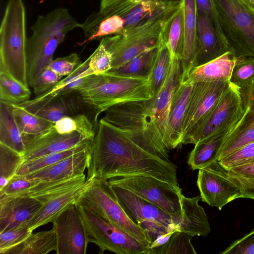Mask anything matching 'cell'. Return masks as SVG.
<instances>
[{
  "mask_svg": "<svg viewBox=\"0 0 254 254\" xmlns=\"http://www.w3.org/2000/svg\"><path fill=\"white\" fill-rule=\"evenodd\" d=\"M165 33L166 31L158 45L157 54L149 78L152 98L157 95L163 86L170 67L171 56L167 44Z\"/></svg>",
  "mask_w": 254,
  "mask_h": 254,
  "instance_id": "e575fe53",
  "label": "cell"
},
{
  "mask_svg": "<svg viewBox=\"0 0 254 254\" xmlns=\"http://www.w3.org/2000/svg\"><path fill=\"white\" fill-rule=\"evenodd\" d=\"M197 185L201 200L220 210L232 201L243 198L240 189L218 161L198 170Z\"/></svg>",
  "mask_w": 254,
  "mask_h": 254,
  "instance_id": "5bb4252c",
  "label": "cell"
},
{
  "mask_svg": "<svg viewBox=\"0 0 254 254\" xmlns=\"http://www.w3.org/2000/svg\"><path fill=\"white\" fill-rule=\"evenodd\" d=\"M175 231L159 235L148 246V250L161 247L168 242Z\"/></svg>",
  "mask_w": 254,
  "mask_h": 254,
  "instance_id": "db71d44e",
  "label": "cell"
},
{
  "mask_svg": "<svg viewBox=\"0 0 254 254\" xmlns=\"http://www.w3.org/2000/svg\"><path fill=\"white\" fill-rule=\"evenodd\" d=\"M178 9L163 13L125 29L118 34L101 39L100 41L112 57L110 70L116 69L140 54L158 47Z\"/></svg>",
  "mask_w": 254,
  "mask_h": 254,
  "instance_id": "5b68a950",
  "label": "cell"
},
{
  "mask_svg": "<svg viewBox=\"0 0 254 254\" xmlns=\"http://www.w3.org/2000/svg\"><path fill=\"white\" fill-rule=\"evenodd\" d=\"M197 35L198 49L196 66L232 51L225 39L216 29L211 19L198 10Z\"/></svg>",
  "mask_w": 254,
  "mask_h": 254,
  "instance_id": "44dd1931",
  "label": "cell"
},
{
  "mask_svg": "<svg viewBox=\"0 0 254 254\" xmlns=\"http://www.w3.org/2000/svg\"><path fill=\"white\" fill-rule=\"evenodd\" d=\"M125 0H101L100 6V11L108 9Z\"/></svg>",
  "mask_w": 254,
  "mask_h": 254,
  "instance_id": "11a10c76",
  "label": "cell"
},
{
  "mask_svg": "<svg viewBox=\"0 0 254 254\" xmlns=\"http://www.w3.org/2000/svg\"><path fill=\"white\" fill-rule=\"evenodd\" d=\"M31 92L25 86L6 72L0 70V102L19 105L29 100Z\"/></svg>",
  "mask_w": 254,
  "mask_h": 254,
  "instance_id": "8d00e7d4",
  "label": "cell"
},
{
  "mask_svg": "<svg viewBox=\"0 0 254 254\" xmlns=\"http://www.w3.org/2000/svg\"><path fill=\"white\" fill-rule=\"evenodd\" d=\"M196 2L197 10L207 15L211 19L216 29L221 34L212 0H196Z\"/></svg>",
  "mask_w": 254,
  "mask_h": 254,
  "instance_id": "816d5d0a",
  "label": "cell"
},
{
  "mask_svg": "<svg viewBox=\"0 0 254 254\" xmlns=\"http://www.w3.org/2000/svg\"><path fill=\"white\" fill-rule=\"evenodd\" d=\"M228 132L210 136L194 144L188 160L192 170L204 168L218 161V152Z\"/></svg>",
  "mask_w": 254,
  "mask_h": 254,
  "instance_id": "f546056e",
  "label": "cell"
},
{
  "mask_svg": "<svg viewBox=\"0 0 254 254\" xmlns=\"http://www.w3.org/2000/svg\"><path fill=\"white\" fill-rule=\"evenodd\" d=\"M86 186L76 204L87 207L139 240L150 245L146 233L134 223L120 205L108 180H86Z\"/></svg>",
  "mask_w": 254,
  "mask_h": 254,
  "instance_id": "ba28073f",
  "label": "cell"
},
{
  "mask_svg": "<svg viewBox=\"0 0 254 254\" xmlns=\"http://www.w3.org/2000/svg\"><path fill=\"white\" fill-rule=\"evenodd\" d=\"M165 37L171 57L182 60L185 42L182 3L167 28Z\"/></svg>",
  "mask_w": 254,
  "mask_h": 254,
  "instance_id": "74e56055",
  "label": "cell"
},
{
  "mask_svg": "<svg viewBox=\"0 0 254 254\" xmlns=\"http://www.w3.org/2000/svg\"><path fill=\"white\" fill-rule=\"evenodd\" d=\"M158 47L149 49L121 67L106 73L125 77L149 79L157 54Z\"/></svg>",
  "mask_w": 254,
  "mask_h": 254,
  "instance_id": "d6a6232c",
  "label": "cell"
},
{
  "mask_svg": "<svg viewBox=\"0 0 254 254\" xmlns=\"http://www.w3.org/2000/svg\"><path fill=\"white\" fill-rule=\"evenodd\" d=\"M89 58L70 75L61 79L55 86L44 93L22 103L19 105L33 112L52 101L76 92L85 77L90 75L88 69Z\"/></svg>",
  "mask_w": 254,
  "mask_h": 254,
  "instance_id": "cb8c5ba5",
  "label": "cell"
},
{
  "mask_svg": "<svg viewBox=\"0 0 254 254\" xmlns=\"http://www.w3.org/2000/svg\"><path fill=\"white\" fill-rule=\"evenodd\" d=\"M31 137L19 131L11 105L0 102V143L22 154Z\"/></svg>",
  "mask_w": 254,
  "mask_h": 254,
  "instance_id": "f1b7e54d",
  "label": "cell"
},
{
  "mask_svg": "<svg viewBox=\"0 0 254 254\" xmlns=\"http://www.w3.org/2000/svg\"><path fill=\"white\" fill-rule=\"evenodd\" d=\"M32 233L26 226L0 232V254H4L7 250L21 243Z\"/></svg>",
  "mask_w": 254,
  "mask_h": 254,
  "instance_id": "f6af8a7d",
  "label": "cell"
},
{
  "mask_svg": "<svg viewBox=\"0 0 254 254\" xmlns=\"http://www.w3.org/2000/svg\"><path fill=\"white\" fill-rule=\"evenodd\" d=\"M88 58V69L91 75L105 73L112 69V55L101 41Z\"/></svg>",
  "mask_w": 254,
  "mask_h": 254,
  "instance_id": "7bdbcfd3",
  "label": "cell"
},
{
  "mask_svg": "<svg viewBox=\"0 0 254 254\" xmlns=\"http://www.w3.org/2000/svg\"><path fill=\"white\" fill-rule=\"evenodd\" d=\"M108 181L111 185L132 192L180 220L182 193L179 187L155 178L139 176L112 179Z\"/></svg>",
  "mask_w": 254,
  "mask_h": 254,
  "instance_id": "8fae6325",
  "label": "cell"
},
{
  "mask_svg": "<svg viewBox=\"0 0 254 254\" xmlns=\"http://www.w3.org/2000/svg\"><path fill=\"white\" fill-rule=\"evenodd\" d=\"M169 152L136 141L102 118L90 146L86 180L139 176L179 187Z\"/></svg>",
  "mask_w": 254,
  "mask_h": 254,
  "instance_id": "6da1fadb",
  "label": "cell"
},
{
  "mask_svg": "<svg viewBox=\"0 0 254 254\" xmlns=\"http://www.w3.org/2000/svg\"><path fill=\"white\" fill-rule=\"evenodd\" d=\"M245 113L240 88L229 85L204 122L192 144L210 136L229 132L240 121Z\"/></svg>",
  "mask_w": 254,
  "mask_h": 254,
  "instance_id": "4fadbf2b",
  "label": "cell"
},
{
  "mask_svg": "<svg viewBox=\"0 0 254 254\" xmlns=\"http://www.w3.org/2000/svg\"><path fill=\"white\" fill-rule=\"evenodd\" d=\"M218 162L227 170L254 163V142L244 146Z\"/></svg>",
  "mask_w": 254,
  "mask_h": 254,
  "instance_id": "ee69618b",
  "label": "cell"
},
{
  "mask_svg": "<svg viewBox=\"0 0 254 254\" xmlns=\"http://www.w3.org/2000/svg\"><path fill=\"white\" fill-rule=\"evenodd\" d=\"M11 106L17 127L25 136L33 137L37 135L54 125L19 105L12 104Z\"/></svg>",
  "mask_w": 254,
  "mask_h": 254,
  "instance_id": "836d02e7",
  "label": "cell"
},
{
  "mask_svg": "<svg viewBox=\"0 0 254 254\" xmlns=\"http://www.w3.org/2000/svg\"><path fill=\"white\" fill-rule=\"evenodd\" d=\"M228 171L234 174L254 179V163L236 167Z\"/></svg>",
  "mask_w": 254,
  "mask_h": 254,
  "instance_id": "f5cc1de1",
  "label": "cell"
},
{
  "mask_svg": "<svg viewBox=\"0 0 254 254\" xmlns=\"http://www.w3.org/2000/svg\"><path fill=\"white\" fill-rule=\"evenodd\" d=\"M185 32L184 48L181 60L184 81L196 66L198 49L197 35V8L196 0H181Z\"/></svg>",
  "mask_w": 254,
  "mask_h": 254,
  "instance_id": "603a6c76",
  "label": "cell"
},
{
  "mask_svg": "<svg viewBox=\"0 0 254 254\" xmlns=\"http://www.w3.org/2000/svg\"><path fill=\"white\" fill-rule=\"evenodd\" d=\"M220 254H254V228L231 243Z\"/></svg>",
  "mask_w": 254,
  "mask_h": 254,
  "instance_id": "681fc988",
  "label": "cell"
},
{
  "mask_svg": "<svg viewBox=\"0 0 254 254\" xmlns=\"http://www.w3.org/2000/svg\"><path fill=\"white\" fill-rule=\"evenodd\" d=\"M86 184L63 192L44 203L40 209L27 223L25 226L32 232L37 228L55 220L70 205L76 204Z\"/></svg>",
  "mask_w": 254,
  "mask_h": 254,
  "instance_id": "4316f807",
  "label": "cell"
},
{
  "mask_svg": "<svg viewBox=\"0 0 254 254\" xmlns=\"http://www.w3.org/2000/svg\"><path fill=\"white\" fill-rule=\"evenodd\" d=\"M82 63L77 54L71 53L64 57L52 59L46 67L52 69L63 77L70 75Z\"/></svg>",
  "mask_w": 254,
  "mask_h": 254,
  "instance_id": "bcb514c9",
  "label": "cell"
},
{
  "mask_svg": "<svg viewBox=\"0 0 254 254\" xmlns=\"http://www.w3.org/2000/svg\"><path fill=\"white\" fill-rule=\"evenodd\" d=\"M192 83L180 82L172 97L164 143L169 150L182 144L183 126Z\"/></svg>",
  "mask_w": 254,
  "mask_h": 254,
  "instance_id": "7402d4cb",
  "label": "cell"
},
{
  "mask_svg": "<svg viewBox=\"0 0 254 254\" xmlns=\"http://www.w3.org/2000/svg\"><path fill=\"white\" fill-rule=\"evenodd\" d=\"M23 162L22 154L0 143V190L16 174Z\"/></svg>",
  "mask_w": 254,
  "mask_h": 254,
  "instance_id": "ab89813d",
  "label": "cell"
},
{
  "mask_svg": "<svg viewBox=\"0 0 254 254\" xmlns=\"http://www.w3.org/2000/svg\"><path fill=\"white\" fill-rule=\"evenodd\" d=\"M57 237V254H85L88 235L76 204H73L53 221Z\"/></svg>",
  "mask_w": 254,
  "mask_h": 254,
  "instance_id": "9a60e30c",
  "label": "cell"
},
{
  "mask_svg": "<svg viewBox=\"0 0 254 254\" xmlns=\"http://www.w3.org/2000/svg\"><path fill=\"white\" fill-rule=\"evenodd\" d=\"M200 195L187 197L181 196V215L176 226L177 231L185 232L192 237L206 236L211 228L204 208L199 204Z\"/></svg>",
  "mask_w": 254,
  "mask_h": 254,
  "instance_id": "484cf974",
  "label": "cell"
},
{
  "mask_svg": "<svg viewBox=\"0 0 254 254\" xmlns=\"http://www.w3.org/2000/svg\"><path fill=\"white\" fill-rule=\"evenodd\" d=\"M240 91L245 113L226 135L218 152V161L254 142V80Z\"/></svg>",
  "mask_w": 254,
  "mask_h": 254,
  "instance_id": "2e32d148",
  "label": "cell"
},
{
  "mask_svg": "<svg viewBox=\"0 0 254 254\" xmlns=\"http://www.w3.org/2000/svg\"><path fill=\"white\" fill-rule=\"evenodd\" d=\"M251 11L254 12V0H241Z\"/></svg>",
  "mask_w": 254,
  "mask_h": 254,
  "instance_id": "9f6ffc18",
  "label": "cell"
},
{
  "mask_svg": "<svg viewBox=\"0 0 254 254\" xmlns=\"http://www.w3.org/2000/svg\"><path fill=\"white\" fill-rule=\"evenodd\" d=\"M182 75L181 60L171 57L169 71L163 86L154 97L148 100L151 115L163 143L167 128L171 100L177 87L181 81Z\"/></svg>",
  "mask_w": 254,
  "mask_h": 254,
  "instance_id": "ac0fdd59",
  "label": "cell"
},
{
  "mask_svg": "<svg viewBox=\"0 0 254 254\" xmlns=\"http://www.w3.org/2000/svg\"><path fill=\"white\" fill-rule=\"evenodd\" d=\"M23 0H8L0 27V70L29 86Z\"/></svg>",
  "mask_w": 254,
  "mask_h": 254,
  "instance_id": "277c9868",
  "label": "cell"
},
{
  "mask_svg": "<svg viewBox=\"0 0 254 254\" xmlns=\"http://www.w3.org/2000/svg\"><path fill=\"white\" fill-rule=\"evenodd\" d=\"M90 146L23 177L28 179L50 181L83 175L88 167Z\"/></svg>",
  "mask_w": 254,
  "mask_h": 254,
  "instance_id": "d4e9b609",
  "label": "cell"
},
{
  "mask_svg": "<svg viewBox=\"0 0 254 254\" xmlns=\"http://www.w3.org/2000/svg\"><path fill=\"white\" fill-rule=\"evenodd\" d=\"M53 127L57 132L61 134L76 132L87 138L92 139L96 133L91 122L84 114H77L63 117L56 122Z\"/></svg>",
  "mask_w": 254,
  "mask_h": 254,
  "instance_id": "f35d334b",
  "label": "cell"
},
{
  "mask_svg": "<svg viewBox=\"0 0 254 254\" xmlns=\"http://www.w3.org/2000/svg\"><path fill=\"white\" fill-rule=\"evenodd\" d=\"M111 186L124 211L146 233L151 242L160 235L177 231L179 219L126 189Z\"/></svg>",
  "mask_w": 254,
  "mask_h": 254,
  "instance_id": "30bf717a",
  "label": "cell"
},
{
  "mask_svg": "<svg viewBox=\"0 0 254 254\" xmlns=\"http://www.w3.org/2000/svg\"><path fill=\"white\" fill-rule=\"evenodd\" d=\"M221 33L237 58H254V12L241 0H212Z\"/></svg>",
  "mask_w": 254,
  "mask_h": 254,
  "instance_id": "8992f818",
  "label": "cell"
},
{
  "mask_svg": "<svg viewBox=\"0 0 254 254\" xmlns=\"http://www.w3.org/2000/svg\"><path fill=\"white\" fill-rule=\"evenodd\" d=\"M237 58L233 51H228L216 59L194 67L187 78L181 82L186 83L199 81L230 82Z\"/></svg>",
  "mask_w": 254,
  "mask_h": 254,
  "instance_id": "83f0119b",
  "label": "cell"
},
{
  "mask_svg": "<svg viewBox=\"0 0 254 254\" xmlns=\"http://www.w3.org/2000/svg\"><path fill=\"white\" fill-rule=\"evenodd\" d=\"M76 92L82 102L93 111L95 122L100 114L115 105L152 98L149 79L108 73L85 77Z\"/></svg>",
  "mask_w": 254,
  "mask_h": 254,
  "instance_id": "3957f363",
  "label": "cell"
},
{
  "mask_svg": "<svg viewBox=\"0 0 254 254\" xmlns=\"http://www.w3.org/2000/svg\"><path fill=\"white\" fill-rule=\"evenodd\" d=\"M103 119L143 145L170 151L152 117L148 100L115 105L105 111Z\"/></svg>",
  "mask_w": 254,
  "mask_h": 254,
  "instance_id": "52a82bcc",
  "label": "cell"
},
{
  "mask_svg": "<svg viewBox=\"0 0 254 254\" xmlns=\"http://www.w3.org/2000/svg\"><path fill=\"white\" fill-rule=\"evenodd\" d=\"M62 77L52 69L46 67L32 87L35 94L37 96L48 91L55 86Z\"/></svg>",
  "mask_w": 254,
  "mask_h": 254,
  "instance_id": "c3c4849f",
  "label": "cell"
},
{
  "mask_svg": "<svg viewBox=\"0 0 254 254\" xmlns=\"http://www.w3.org/2000/svg\"><path fill=\"white\" fill-rule=\"evenodd\" d=\"M43 204L25 195H0V232L25 226Z\"/></svg>",
  "mask_w": 254,
  "mask_h": 254,
  "instance_id": "ffe728a7",
  "label": "cell"
},
{
  "mask_svg": "<svg viewBox=\"0 0 254 254\" xmlns=\"http://www.w3.org/2000/svg\"><path fill=\"white\" fill-rule=\"evenodd\" d=\"M92 141L83 143L65 150L25 161L19 167L15 175L25 176L50 166L70 155L88 148L91 145Z\"/></svg>",
  "mask_w": 254,
  "mask_h": 254,
  "instance_id": "d590c367",
  "label": "cell"
},
{
  "mask_svg": "<svg viewBox=\"0 0 254 254\" xmlns=\"http://www.w3.org/2000/svg\"><path fill=\"white\" fill-rule=\"evenodd\" d=\"M181 5V0H125L108 9L99 11L120 16L124 21L123 30L163 13L178 9Z\"/></svg>",
  "mask_w": 254,
  "mask_h": 254,
  "instance_id": "e0dca14e",
  "label": "cell"
},
{
  "mask_svg": "<svg viewBox=\"0 0 254 254\" xmlns=\"http://www.w3.org/2000/svg\"><path fill=\"white\" fill-rule=\"evenodd\" d=\"M230 82L199 81L192 83L183 126L182 144L193 140Z\"/></svg>",
  "mask_w": 254,
  "mask_h": 254,
  "instance_id": "7c38bea8",
  "label": "cell"
},
{
  "mask_svg": "<svg viewBox=\"0 0 254 254\" xmlns=\"http://www.w3.org/2000/svg\"><path fill=\"white\" fill-rule=\"evenodd\" d=\"M89 237V243L117 254H147L149 244L101 217L93 210L76 204Z\"/></svg>",
  "mask_w": 254,
  "mask_h": 254,
  "instance_id": "9c48e42d",
  "label": "cell"
},
{
  "mask_svg": "<svg viewBox=\"0 0 254 254\" xmlns=\"http://www.w3.org/2000/svg\"><path fill=\"white\" fill-rule=\"evenodd\" d=\"M193 237L182 231H176L165 245L149 249L147 254H196L191 243Z\"/></svg>",
  "mask_w": 254,
  "mask_h": 254,
  "instance_id": "60d3db41",
  "label": "cell"
},
{
  "mask_svg": "<svg viewBox=\"0 0 254 254\" xmlns=\"http://www.w3.org/2000/svg\"><path fill=\"white\" fill-rule=\"evenodd\" d=\"M231 180L239 187L243 195V198L254 199V179L246 178L229 172Z\"/></svg>",
  "mask_w": 254,
  "mask_h": 254,
  "instance_id": "f907efd6",
  "label": "cell"
},
{
  "mask_svg": "<svg viewBox=\"0 0 254 254\" xmlns=\"http://www.w3.org/2000/svg\"><path fill=\"white\" fill-rule=\"evenodd\" d=\"M79 23L64 8H57L38 17L31 27L32 35L27 39V72L29 86L34 83L53 59L57 48L66 35Z\"/></svg>",
  "mask_w": 254,
  "mask_h": 254,
  "instance_id": "7a4b0ae2",
  "label": "cell"
},
{
  "mask_svg": "<svg viewBox=\"0 0 254 254\" xmlns=\"http://www.w3.org/2000/svg\"><path fill=\"white\" fill-rule=\"evenodd\" d=\"M56 250V234L53 228L32 233L21 243L7 250L4 254H46Z\"/></svg>",
  "mask_w": 254,
  "mask_h": 254,
  "instance_id": "4dcf8cb0",
  "label": "cell"
},
{
  "mask_svg": "<svg viewBox=\"0 0 254 254\" xmlns=\"http://www.w3.org/2000/svg\"><path fill=\"white\" fill-rule=\"evenodd\" d=\"M40 181L15 175L7 185L0 190V195H15L23 194Z\"/></svg>",
  "mask_w": 254,
  "mask_h": 254,
  "instance_id": "7dc6e473",
  "label": "cell"
},
{
  "mask_svg": "<svg viewBox=\"0 0 254 254\" xmlns=\"http://www.w3.org/2000/svg\"><path fill=\"white\" fill-rule=\"evenodd\" d=\"M81 102L80 98L71 96L70 94L57 98L31 112L55 124L63 117L78 114L81 109Z\"/></svg>",
  "mask_w": 254,
  "mask_h": 254,
  "instance_id": "1f68e13d",
  "label": "cell"
},
{
  "mask_svg": "<svg viewBox=\"0 0 254 254\" xmlns=\"http://www.w3.org/2000/svg\"><path fill=\"white\" fill-rule=\"evenodd\" d=\"M93 139L87 138L76 132L60 133L53 126L42 133L32 137L26 144L22 156L25 161L65 150L79 144L92 141Z\"/></svg>",
  "mask_w": 254,
  "mask_h": 254,
  "instance_id": "d6986e66",
  "label": "cell"
},
{
  "mask_svg": "<svg viewBox=\"0 0 254 254\" xmlns=\"http://www.w3.org/2000/svg\"><path fill=\"white\" fill-rule=\"evenodd\" d=\"M254 80V58H237L230 82L240 89L243 88Z\"/></svg>",
  "mask_w": 254,
  "mask_h": 254,
  "instance_id": "b9f144b4",
  "label": "cell"
}]
</instances>
